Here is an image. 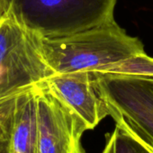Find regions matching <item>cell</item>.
<instances>
[{"label":"cell","instance_id":"cell-8","mask_svg":"<svg viewBox=\"0 0 153 153\" xmlns=\"http://www.w3.org/2000/svg\"><path fill=\"white\" fill-rule=\"evenodd\" d=\"M92 72L153 79V58L144 52L107 65Z\"/></svg>","mask_w":153,"mask_h":153},{"label":"cell","instance_id":"cell-12","mask_svg":"<svg viewBox=\"0 0 153 153\" xmlns=\"http://www.w3.org/2000/svg\"><path fill=\"white\" fill-rule=\"evenodd\" d=\"M121 125H122V124H121ZM122 126H123V125H122ZM123 128H124V127H123ZM124 129H125V128H124ZM125 130H126V129H125ZM127 131H128V130H127ZM129 132H130V131H129ZM130 133H131V132H130ZM131 134L132 136H134V137H135V138H136V139H137L138 140H140V142H141V143H142V144H143V145H144V146H145V147H146V148H147V149H149V151H150L151 153H153V148H152L151 146H149V145H148L147 143L143 142L142 140H140V139H138V138H137V137H136L135 135H133L132 133H131Z\"/></svg>","mask_w":153,"mask_h":153},{"label":"cell","instance_id":"cell-5","mask_svg":"<svg viewBox=\"0 0 153 153\" xmlns=\"http://www.w3.org/2000/svg\"><path fill=\"white\" fill-rule=\"evenodd\" d=\"M38 153H87L82 137L85 122L45 84L37 85Z\"/></svg>","mask_w":153,"mask_h":153},{"label":"cell","instance_id":"cell-11","mask_svg":"<svg viewBox=\"0 0 153 153\" xmlns=\"http://www.w3.org/2000/svg\"><path fill=\"white\" fill-rule=\"evenodd\" d=\"M11 0H0V16L8 12Z\"/></svg>","mask_w":153,"mask_h":153},{"label":"cell","instance_id":"cell-6","mask_svg":"<svg viewBox=\"0 0 153 153\" xmlns=\"http://www.w3.org/2000/svg\"><path fill=\"white\" fill-rule=\"evenodd\" d=\"M44 84L88 125L95 129L109 115L105 102L100 97L91 71L82 70L54 74Z\"/></svg>","mask_w":153,"mask_h":153},{"label":"cell","instance_id":"cell-1","mask_svg":"<svg viewBox=\"0 0 153 153\" xmlns=\"http://www.w3.org/2000/svg\"><path fill=\"white\" fill-rule=\"evenodd\" d=\"M45 60L55 74L96 71L144 53L142 42L119 26L114 18L59 37H41Z\"/></svg>","mask_w":153,"mask_h":153},{"label":"cell","instance_id":"cell-10","mask_svg":"<svg viewBox=\"0 0 153 153\" xmlns=\"http://www.w3.org/2000/svg\"><path fill=\"white\" fill-rule=\"evenodd\" d=\"M21 93L0 99V153H9L14 119Z\"/></svg>","mask_w":153,"mask_h":153},{"label":"cell","instance_id":"cell-3","mask_svg":"<svg viewBox=\"0 0 153 153\" xmlns=\"http://www.w3.org/2000/svg\"><path fill=\"white\" fill-rule=\"evenodd\" d=\"M116 0H11L9 12L41 37H59L114 17Z\"/></svg>","mask_w":153,"mask_h":153},{"label":"cell","instance_id":"cell-7","mask_svg":"<svg viewBox=\"0 0 153 153\" xmlns=\"http://www.w3.org/2000/svg\"><path fill=\"white\" fill-rule=\"evenodd\" d=\"M9 153H38L37 86L24 91L18 97Z\"/></svg>","mask_w":153,"mask_h":153},{"label":"cell","instance_id":"cell-4","mask_svg":"<svg viewBox=\"0 0 153 153\" xmlns=\"http://www.w3.org/2000/svg\"><path fill=\"white\" fill-rule=\"evenodd\" d=\"M92 73L109 115L153 148V79Z\"/></svg>","mask_w":153,"mask_h":153},{"label":"cell","instance_id":"cell-9","mask_svg":"<svg viewBox=\"0 0 153 153\" xmlns=\"http://www.w3.org/2000/svg\"><path fill=\"white\" fill-rule=\"evenodd\" d=\"M102 153H151L140 140L120 123H115L114 131L106 136Z\"/></svg>","mask_w":153,"mask_h":153},{"label":"cell","instance_id":"cell-2","mask_svg":"<svg viewBox=\"0 0 153 153\" xmlns=\"http://www.w3.org/2000/svg\"><path fill=\"white\" fill-rule=\"evenodd\" d=\"M41 36L9 11L0 16V99L30 89L54 75Z\"/></svg>","mask_w":153,"mask_h":153}]
</instances>
